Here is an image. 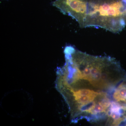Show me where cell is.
Masks as SVG:
<instances>
[{"mask_svg": "<svg viewBox=\"0 0 126 126\" xmlns=\"http://www.w3.org/2000/svg\"><path fill=\"white\" fill-rule=\"evenodd\" d=\"M79 25L119 33L126 26V0H84Z\"/></svg>", "mask_w": 126, "mask_h": 126, "instance_id": "6da1fadb", "label": "cell"}]
</instances>
